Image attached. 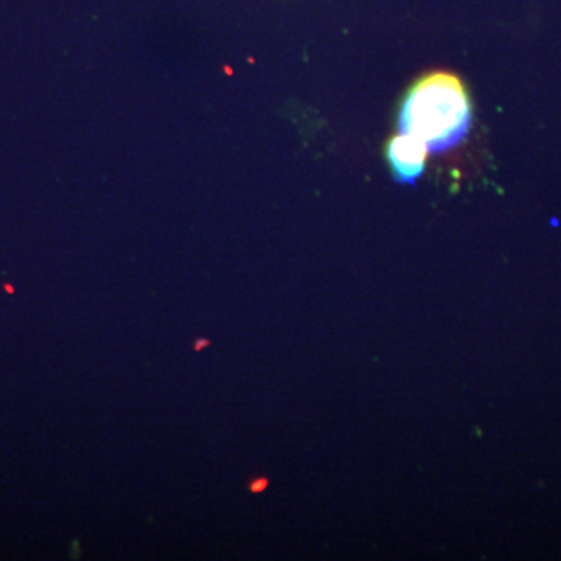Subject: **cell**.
Wrapping results in <instances>:
<instances>
[{"label":"cell","mask_w":561,"mask_h":561,"mask_svg":"<svg viewBox=\"0 0 561 561\" xmlns=\"http://www.w3.org/2000/svg\"><path fill=\"white\" fill-rule=\"evenodd\" d=\"M430 153L426 144L415 136L400 131L387 144L386 157L394 180L413 184L423 175Z\"/></svg>","instance_id":"cell-2"},{"label":"cell","mask_w":561,"mask_h":561,"mask_svg":"<svg viewBox=\"0 0 561 561\" xmlns=\"http://www.w3.org/2000/svg\"><path fill=\"white\" fill-rule=\"evenodd\" d=\"M472 121V103L463 81L453 72L426 73L405 92L398 114L401 133L426 144L431 153H440L467 138Z\"/></svg>","instance_id":"cell-1"},{"label":"cell","mask_w":561,"mask_h":561,"mask_svg":"<svg viewBox=\"0 0 561 561\" xmlns=\"http://www.w3.org/2000/svg\"><path fill=\"white\" fill-rule=\"evenodd\" d=\"M210 342L205 341V339H202V341L195 342V350L201 351L202 348H205V346H209Z\"/></svg>","instance_id":"cell-4"},{"label":"cell","mask_w":561,"mask_h":561,"mask_svg":"<svg viewBox=\"0 0 561 561\" xmlns=\"http://www.w3.org/2000/svg\"><path fill=\"white\" fill-rule=\"evenodd\" d=\"M268 486L267 479H256L253 483L250 485V490L253 491V493H262L265 489Z\"/></svg>","instance_id":"cell-3"}]
</instances>
